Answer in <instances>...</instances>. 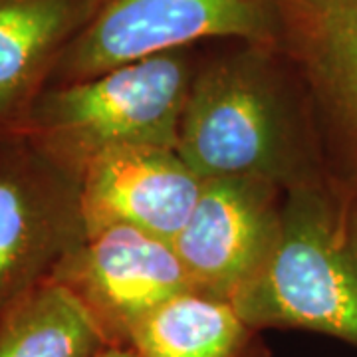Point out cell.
I'll use <instances>...</instances> for the list:
<instances>
[{"label":"cell","mask_w":357,"mask_h":357,"mask_svg":"<svg viewBox=\"0 0 357 357\" xmlns=\"http://www.w3.org/2000/svg\"><path fill=\"white\" fill-rule=\"evenodd\" d=\"M96 357H141L131 345H109Z\"/></svg>","instance_id":"cell-13"},{"label":"cell","mask_w":357,"mask_h":357,"mask_svg":"<svg viewBox=\"0 0 357 357\" xmlns=\"http://www.w3.org/2000/svg\"><path fill=\"white\" fill-rule=\"evenodd\" d=\"M52 280L74 292L114 345H128L141 319L192 290L173 244L128 225L89 230Z\"/></svg>","instance_id":"cell-7"},{"label":"cell","mask_w":357,"mask_h":357,"mask_svg":"<svg viewBox=\"0 0 357 357\" xmlns=\"http://www.w3.org/2000/svg\"><path fill=\"white\" fill-rule=\"evenodd\" d=\"M88 236L82 178L20 131H0V310L50 280Z\"/></svg>","instance_id":"cell-5"},{"label":"cell","mask_w":357,"mask_h":357,"mask_svg":"<svg viewBox=\"0 0 357 357\" xmlns=\"http://www.w3.org/2000/svg\"><path fill=\"white\" fill-rule=\"evenodd\" d=\"M230 302L256 332L302 330L357 349V189L328 171L286 189L276 244Z\"/></svg>","instance_id":"cell-2"},{"label":"cell","mask_w":357,"mask_h":357,"mask_svg":"<svg viewBox=\"0 0 357 357\" xmlns=\"http://www.w3.org/2000/svg\"><path fill=\"white\" fill-rule=\"evenodd\" d=\"M276 52L304 89L328 173L357 189V0H272Z\"/></svg>","instance_id":"cell-6"},{"label":"cell","mask_w":357,"mask_h":357,"mask_svg":"<svg viewBox=\"0 0 357 357\" xmlns=\"http://www.w3.org/2000/svg\"><path fill=\"white\" fill-rule=\"evenodd\" d=\"M102 0H0V131H16Z\"/></svg>","instance_id":"cell-10"},{"label":"cell","mask_w":357,"mask_h":357,"mask_svg":"<svg viewBox=\"0 0 357 357\" xmlns=\"http://www.w3.org/2000/svg\"><path fill=\"white\" fill-rule=\"evenodd\" d=\"M109 345L88 307L52 278L0 310V357H96Z\"/></svg>","instance_id":"cell-12"},{"label":"cell","mask_w":357,"mask_h":357,"mask_svg":"<svg viewBox=\"0 0 357 357\" xmlns=\"http://www.w3.org/2000/svg\"><path fill=\"white\" fill-rule=\"evenodd\" d=\"M284 189L260 178H211L173 241L192 290L222 300L255 278L272 252Z\"/></svg>","instance_id":"cell-8"},{"label":"cell","mask_w":357,"mask_h":357,"mask_svg":"<svg viewBox=\"0 0 357 357\" xmlns=\"http://www.w3.org/2000/svg\"><path fill=\"white\" fill-rule=\"evenodd\" d=\"M178 155L203 178H260L282 187L328 171L304 89L272 48L244 44L195 70Z\"/></svg>","instance_id":"cell-1"},{"label":"cell","mask_w":357,"mask_h":357,"mask_svg":"<svg viewBox=\"0 0 357 357\" xmlns=\"http://www.w3.org/2000/svg\"><path fill=\"white\" fill-rule=\"evenodd\" d=\"M204 181L171 147H131L93 161L82 175L89 230L128 225L173 244Z\"/></svg>","instance_id":"cell-9"},{"label":"cell","mask_w":357,"mask_h":357,"mask_svg":"<svg viewBox=\"0 0 357 357\" xmlns=\"http://www.w3.org/2000/svg\"><path fill=\"white\" fill-rule=\"evenodd\" d=\"M141 357H268L258 332L232 302L189 290L135 326L128 340Z\"/></svg>","instance_id":"cell-11"},{"label":"cell","mask_w":357,"mask_h":357,"mask_svg":"<svg viewBox=\"0 0 357 357\" xmlns=\"http://www.w3.org/2000/svg\"><path fill=\"white\" fill-rule=\"evenodd\" d=\"M195 70L187 52L173 50L46 88L16 131L79 178L119 149H177Z\"/></svg>","instance_id":"cell-3"},{"label":"cell","mask_w":357,"mask_h":357,"mask_svg":"<svg viewBox=\"0 0 357 357\" xmlns=\"http://www.w3.org/2000/svg\"><path fill=\"white\" fill-rule=\"evenodd\" d=\"M211 38L276 50L272 0H102L62 52L48 88Z\"/></svg>","instance_id":"cell-4"}]
</instances>
